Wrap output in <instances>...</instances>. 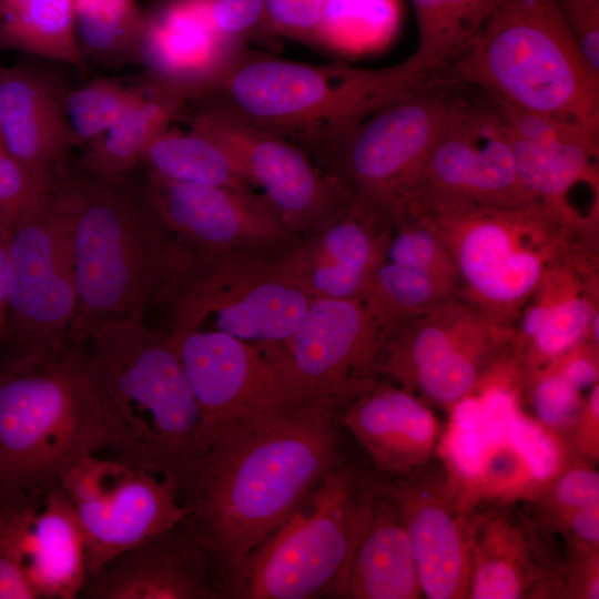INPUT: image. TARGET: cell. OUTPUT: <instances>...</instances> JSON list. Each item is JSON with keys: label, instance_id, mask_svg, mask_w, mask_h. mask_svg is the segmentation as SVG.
<instances>
[{"label": "cell", "instance_id": "6da1fadb", "mask_svg": "<svg viewBox=\"0 0 599 599\" xmlns=\"http://www.w3.org/2000/svg\"><path fill=\"white\" fill-rule=\"evenodd\" d=\"M339 413L292 405L226 426L203 446L183 522L217 578L283 524L344 459Z\"/></svg>", "mask_w": 599, "mask_h": 599}, {"label": "cell", "instance_id": "7a4b0ae2", "mask_svg": "<svg viewBox=\"0 0 599 599\" xmlns=\"http://www.w3.org/2000/svg\"><path fill=\"white\" fill-rule=\"evenodd\" d=\"M81 345L103 451L163 479L183 501L202 450V417L164 332L144 318L109 322Z\"/></svg>", "mask_w": 599, "mask_h": 599}, {"label": "cell", "instance_id": "3957f363", "mask_svg": "<svg viewBox=\"0 0 599 599\" xmlns=\"http://www.w3.org/2000/svg\"><path fill=\"white\" fill-rule=\"evenodd\" d=\"M135 171L83 173L73 232L77 312L71 345H81L101 324L145 318L187 254L162 219L145 174Z\"/></svg>", "mask_w": 599, "mask_h": 599}, {"label": "cell", "instance_id": "277c9868", "mask_svg": "<svg viewBox=\"0 0 599 599\" xmlns=\"http://www.w3.org/2000/svg\"><path fill=\"white\" fill-rule=\"evenodd\" d=\"M429 80L402 63L361 69L248 55L243 49L186 103L286 138L301 148Z\"/></svg>", "mask_w": 599, "mask_h": 599}, {"label": "cell", "instance_id": "5b68a950", "mask_svg": "<svg viewBox=\"0 0 599 599\" xmlns=\"http://www.w3.org/2000/svg\"><path fill=\"white\" fill-rule=\"evenodd\" d=\"M444 81L599 135V77L551 0H494L476 40Z\"/></svg>", "mask_w": 599, "mask_h": 599}, {"label": "cell", "instance_id": "8992f818", "mask_svg": "<svg viewBox=\"0 0 599 599\" xmlns=\"http://www.w3.org/2000/svg\"><path fill=\"white\" fill-rule=\"evenodd\" d=\"M437 232L458 274V296L514 326L546 274L585 246L587 235L539 201L514 206L412 202Z\"/></svg>", "mask_w": 599, "mask_h": 599}, {"label": "cell", "instance_id": "52a82bcc", "mask_svg": "<svg viewBox=\"0 0 599 599\" xmlns=\"http://www.w3.org/2000/svg\"><path fill=\"white\" fill-rule=\"evenodd\" d=\"M83 172L65 159L38 174L8 240L6 366L60 358L77 312L73 232ZM4 366V367H6Z\"/></svg>", "mask_w": 599, "mask_h": 599}, {"label": "cell", "instance_id": "ba28073f", "mask_svg": "<svg viewBox=\"0 0 599 599\" xmlns=\"http://www.w3.org/2000/svg\"><path fill=\"white\" fill-rule=\"evenodd\" d=\"M376 494V481L343 460L285 524L222 572V598H345Z\"/></svg>", "mask_w": 599, "mask_h": 599}, {"label": "cell", "instance_id": "9c48e42d", "mask_svg": "<svg viewBox=\"0 0 599 599\" xmlns=\"http://www.w3.org/2000/svg\"><path fill=\"white\" fill-rule=\"evenodd\" d=\"M104 450L82 345L58 359L0 370V487L44 495Z\"/></svg>", "mask_w": 599, "mask_h": 599}, {"label": "cell", "instance_id": "30bf717a", "mask_svg": "<svg viewBox=\"0 0 599 599\" xmlns=\"http://www.w3.org/2000/svg\"><path fill=\"white\" fill-rule=\"evenodd\" d=\"M463 92L464 85L426 82L327 130L303 149L355 202L390 226L416 195L430 152Z\"/></svg>", "mask_w": 599, "mask_h": 599}, {"label": "cell", "instance_id": "8fae6325", "mask_svg": "<svg viewBox=\"0 0 599 599\" xmlns=\"http://www.w3.org/2000/svg\"><path fill=\"white\" fill-rule=\"evenodd\" d=\"M282 250H187L156 300L169 314L164 332L216 329L255 344L286 339L312 298L286 274Z\"/></svg>", "mask_w": 599, "mask_h": 599}, {"label": "cell", "instance_id": "7c38bea8", "mask_svg": "<svg viewBox=\"0 0 599 599\" xmlns=\"http://www.w3.org/2000/svg\"><path fill=\"white\" fill-rule=\"evenodd\" d=\"M258 345L295 404L341 414L377 382L384 339L359 298H313L286 339Z\"/></svg>", "mask_w": 599, "mask_h": 599}, {"label": "cell", "instance_id": "4fadbf2b", "mask_svg": "<svg viewBox=\"0 0 599 599\" xmlns=\"http://www.w3.org/2000/svg\"><path fill=\"white\" fill-rule=\"evenodd\" d=\"M60 486L83 531L88 576L185 517L182 499L166 481L100 454L75 464Z\"/></svg>", "mask_w": 599, "mask_h": 599}, {"label": "cell", "instance_id": "5bb4252c", "mask_svg": "<svg viewBox=\"0 0 599 599\" xmlns=\"http://www.w3.org/2000/svg\"><path fill=\"white\" fill-rule=\"evenodd\" d=\"M414 201L487 206L537 201L519 179L506 123L481 91L464 85L430 152Z\"/></svg>", "mask_w": 599, "mask_h": 599}, {"label": "cell", "instance_id": "9a60e30c", "mask_svg": "<svg viewBox=\"0 0 599 599\" xmlns=\"http://www.w3.org/2000/svg\"><path fill=\"white\" fill-rule=\"evenodd\" d=\"M189 128L217 141L263 200L297 238L312 234L349 200L295 142L240 121L202 111L187 114Z\"/></svg>", "mask_w": 599, "mask_h": 599}, {"label": "cell", "instance_id": "2e32d148", "mask_svg": "<svg viewBox=\"0 0 599 599\" xmlns=\"http://www.w3.org/2000/svg\"><path fill=\"white\" fill-rule=\"evenodd\" d=\"M164 334L201 413L202 448L226 426L297 405L258 344L216 329Z\"/></svg>", "mask_w": 599, "mask_h": 599}, {"label": "cell", "instance_id": "e0dca14e", "mask_svg": "<svg viewBox=\"0 0 599 599\" xmlns=\"http://www.w3.org/2000/svg\"><path fill=\"white\" fill-rule=\"evenodd\" d=\"M429 463L410 475L377 484L396 505L406 524L423 596L429 599L469 598L470 510L445 469L444 475H435Z\"/></svg>", "mask_w": 599, "mask_h": 599}, {"label": "cell", "instance_id": "ac0fdd59", "mask_svg": "<svg viewBox=\"0 0 599 599\" xmlns=\"http://www.w3.org/2000/svg\"><path fill=\"white\" fill-rule=\"evenodd\" d=\"M145 177L162 219L187 250L277 251L298 240L260 195L171 180L150 171Z\"/></svg>", "mask_w": 599, "mask_h": 599}, {"label": "cell", "instance_id": "d6986e66", "mask_svg": "<svg viewBox=\"0 0 599 599\" xmlns=\"http://www.w3.org/2000/svg\"><path fill=\"white\" fill-rule=\"evenodd\" d=\"M495 102V101H494ZM508 129L527 191L581 232H595L573 204L577 189L599 191V135L546 115L495 102Z\"/></svg>", "mask_w": 599, "mask_h": 599}, {"label": "cell", "instance_id": "ffe728a7", "mask_svg": "<svg viewBox=\"0 0 599 599\" xmlns=\"http://www.w3.org/2000/svg\"><path fill=\"white\" fill-rule=\"evenodd\" d=\"M389 225L351 200L325 224L281 251L286 274L312 300L359 298L385 261Z\"/></svg>", "mask_w": 599, "mask_h": 599}, {"label": "cell", "instance_id": "44dd1931", "mask_svg": "<svg viewBox=\"0 0 599 599\" xmlns=\"http://www.w3.org/2000/svg\"><path fill=\"white\" fill-rule=\"evenodd\" d=\"M90 599H219L214 565L183 520L88 576Z\"/></svg>", "mask_w": 599, "mask_h": 599}, {"label": "cell", "instance_id": "7402d4cb", "mask_svg": "<svg viewBox=\"0 0 599 599\" xmlns=\"http://www.w3.org/2000/svg\"><path fill=\"white\" fill-rule=\"evenodd\" d=\"M146 78L187 100L238 52L216 28L206 0H163L145 10Z\"/></svg>", "mask_w": 599, "mask_h": 599}, {"label": "cell", "instance_id": "603a6c76", "mask_svg": "<svg viewBox=\"0 0 599 599\" xmlns=\"http://www.w3.org/2000/svg\"><path fill=\"white\" fill-rule=\"evenodd\" d=\"M338 420L389 479L428 464L440 437L439 422L424 400L378 380L346 406Z\"/></svg>", "mask_w": 599, "mask_h": 599}, {"label": "cell", "instance_id": "cb8c5ba5", "mask_svg": "<svg viewBox=\"0 0 599 599\" xmlns=\"http://www.w3.org/2000/svg\"><path fill=\"white\" fill-rule=\"evenodd\" d=\"M64 92L33 64L0 65V144L34 173L64 160L75 148Z\"/></svg>", "mask_w": 599, "mask_h": 599}, {"label": "cell", "instance_id": "d4e9b609", "mask_svg": "<svg viewBox=\"0 0 599 599\" xmlns=\"http://www.w3.org/2000/svg\"><path fill=\"white\" fill-rule=\"evenodd\" d=\"M24 568L37 599H74L85 585L83 531L72 501L60 485L44 494L32 518Z\"/></svg>", "mask_w": 599, "mask_h": 599}, {"label": "cell", "instance_id": "484cf974", "mask_svg": "<svg viewBox=\"0 0 599 599\" xmlns=\"http://www.w3.org/2000/svg\"><path fill=\"white\" fill-rule=\"evenodd\" d=\"M376 488L373 518L355 551L345 598H422L416 558L406 524L396 505L377 483Z\"/></svg>", "mask_w": 599, "mask_h": 599}, {"label": "cell", "instance_id": "4316f807", "mask_svg": "<svg viewBox=\"0 0 599 599\" xmlns=\"http://www.w3.org/2000/svg\"><path fill=\"white\" fill-rule=\"evenodd\" d=\"M529 537L506 510L474 518L469 598L517 599L545 579Z\"/></svg>", "mask_w": 599, "mask_h": 599}, {"label": "cell", "instance_id": "83f0119b", "mask_svg": "<svg viewBox=\"0 0 599 599\" xmlns=\"http://www.w3.org/2000/svg\"><path fill=\"white\" fill-rule=\"evenodd\" d=\"M184 111L186 100L181 94L146 78L110 129L83 148L78 167L91 176L135 171L151 142Z\"/></svg>", "mask_w": 599, "mask_h": 599}, {"label": "cell", "instance_id": "f1b7e54d", "mask_svg": "<svg viewBox=\"0 0 599 599\" xmlns=\"http://www.w3.org/2000/svg\"><path fill=\"white\" fill-rule=\"evenodd\" d=\"M410 2L418 29V45L404 62L427 80H441L476 40L494 0Z\"/></svg>", "mask_w": 599, "mask_h": 599}, {"label": "cell", "instance_id": "f546056e", "mask_svg": "<svg viewBox=\"0 0 599 599\" xmlns=\"http://www.w3.org/2000/svg\"><path fill=\"white\" fill-rule=\"evenodd\" d=\"M74 0H0V49L82 67Z\"/></svg>", "mask_w": 599, "mask_h": 599}, {"label": "cell", "instance_id": "4dcf8cb0", "mask_svg": "<svg viewBox=\"0 0 599 599\" xmlns=\"http://www.w3.org/2000/svg\"><path fill=\"white\" fill-rule=\"evenodd\" d=\"M145 21L136 0H74V37L84 63H140Z\"/></svg>", "mask_w": 599, "mask_h": 599}, {"label": "cell", "instance_id": "1f68e13d", "mask_svg": "<svg viewBox=\"0 0 599 599\" xmlns=\"http://www.w3.org/2000/svg\"><path fill=\"white\" fill-rule=\"evenodd\" d=\"M141 164L146 171L171 180L253 193L224 148L192 128L187 131L169 128L159 134L145 150Z\"/></svg>", "mask_w": 599, "mask_h": 599}, {"label": "cell", "instance_id": "d6a6232c", "mask_svg": "<svg viewBox=\"0 0 599 599\" xmlns=\"http://www.w3.org/2000/svg\"><path fill=\"white\" fill-rule=\"evenodd\" d=\"M454 296L458 293L453 286L385 260L359 300L385 343L392 334Z\"/></svg>", "mask_w": 599, "mask_h": 599}, {"label": "cell", "instance_id": "836d02e7", "mask_svg": "<svg viewBox=\"0 0 599 599\" xmlns=\"http://www.w3.org/2000/svg\"><path fill=\"white\" fill-rule=\"evenodd\" d=\"M400 17L399 0H323L316 42L344 57L377 53L396 37Z\"/></svg>", "mask_w": 599, "mask_h": 599}, {"label": "cell", "instance_id": "e575fe53", "mask_svg": "<svg viewBox=\"0 0 599 599\" xmlns=\"http://www.w3.org/2000/svg\"><path fill=\"white\" fill-rule=\"evenodd\" d=\"M449 412V420L436 451L463 502L470 509L495 449L485 430L480 403L473 392L455 403Z\"/></svg>", "mask_w": 599, "mask_h": 599}, {"label": "cell", "instance_id": "d590c367", "mask_svg": "<svg viewBox=\"0 0 599 599\" xmlns=\"http://www.w3.org/2000/svg\"><path fill=\"white\" fill-rule=\"evenodd\" d=\"M43 496L0 487V599H37L24 568V548Z\"/></svg>", "mask_w": 599, "mask_h": 599}, {"label": "cell", "instance_id": "8d00e7d4", "mask_svg": "<svg viewBox=\"0 0 599 599\" xmlns=\"http://www.w3.org/2000/svg\"><path fill=\"white\" fill-rule=\"evenodd\" d=\"M138 87H124L110 79H95L65 90L64 112L75 148L99 140L133 101Z\"/></svg>", "mask_w": 599, "mask_h": 599}, {"label": "cell", "instance_id": "74e56055", "mask_svg": "<svg viewBox=\"0 0 599 599\" xmlns=\"http://www.w3.org/2000/svg\"><path fill=\"white\" fill-rule=\"evenodd\" d=\"M385 260L430 275L458 293V274L445 243L425 220L404 213L390 226Z\"/></svg>", "mask_w": 599, "mask_h": 599}, {"label": "cell", "instance_id": "f35d334b", "mask_svg": "<svg viewBox=\"0 0 599 599\" xmlns=\"http://www.w3.org/2000/svg\"><path fill=\"white\" fill-rule=\"evenodd\" d=\"M507 445L521 463L530 493L549 486L565 469L561 437L522 412L510 428Z\"/></svg>", "mask_w": 599, "mask_h": 599}, {"label": "cell", "instance_id": "ab89813d", "mask_svg": "<svg viewBox=\"0 0 599 599\" xmlns=\"http://www.w3.org/2000/svg\"><path fill=\"white\" fill-rule=\"evenodd\" d=\"M528 379L535 419L557 435L573 432L585 404L581 392L548 367L528 373Z\"/></svg>", "mask_w": 599, "mask_h": 599}, {"label": "cell", "instance_id": "60d3db41", "mask_svg": "<svg viewBox=\"0 0 599 599\" xmlns=\"http://www.w3.org/2000/svg\"><path fill=\"white\" fill-rule=\"evenodd\" d=\"M323 0H265L260 35L284 37L317 45Z\"/></svg>", "mask_w": 599, "mask_h": 599}, {"label": "cell", "instance_id": "b9f144b4", "mask_svg": "<svg viewBox=\"0 0 599 599\" xmlns=\"http://www.w3.org/2000/svg\"><path fill=\"white\" fill-rule=\"evenodd\" d=\"M549 485L547 504L555 520L576 509L599 504V474L589 465L564 469Z\"/></svg>", "mask_w": 599, "mask_h": 599}, {"label": "cell", "instance_id": "7bdbcfd3", "mask_svg": "<svg viewBox=\"0 0 599 599\" xmlns=\"http://www.w3.org/2000/svg\"><path fill=\"white\" fill-rule=\"evenodd\" d=\"M213 21L221 34L242 49L251 37L261 33L265 0H206Z\"/></svg>", "mask_w": 599, "mask_h": 599}, {"label": "cell", "instance_id": "ee69618b", "mask_svg": "<svg viewBox=\"0 0 599 599\" xmlns=\"http://www.w3.org/2000/svg\"><path fill=\"white\" fill-rule=\"evenodd\" d=\"M590 70L599 77V0H551Z\"/></svg>", "mask_w": 599, "mask_h": 599}, {"label": "cell", "instance_id": "f6af8a7d", "mask_svg": "<svg viewBox=\"0 0 599 599\" xmlns=\"http://www.w3.org/2000/svg\"><path fill=\"white\" fill-rule=\"evenodd\" d=\"M39 173L30 171L0 144V221L8 227L29 199Z\"/></svg>", "mask_w": 599, "mask_h": 599}, {"label": "cell", "instance_id": "bcb514c9", "mask_svg": "<svg viewBox=\"0 0 599 599\" xmlns=\"http://www.w3.org/2000/svg\"><path fill=\"white\" fill-rule=\"evenodd\" d=\"M544 367L581 392L598 382V346L586 338Z\"/></svg>", "mask_w": 599, "mask_h": 599}, {"label": "cell", "instance_id": "7dc6e473", "mask_svg": "<svg viewBox=\"0 0 599 599\" xmlns=\"http://www.w3.org/2000/svg\"><path fill=\"white\" fill-rule=\"evenodd\" d=\"M576 549H598L599 504L570 511L557 520Z\"/></svg>", "mask_w": 599, "mask_h": 599}, {"label": "cell", "instance_id": "c3c4849f", "mask_svg": "<svg viewBox=\"0 0 599 599\" xmlns=\"http://www.w3.org/2000/svg\"><path fill=\"white\" fill-rule=\"evenodd\" d=\"M599 387L598 383L591 386L590 393L585 399L581 415L573 432L577 449L593 460H598L599 441Z\"/></svg>", "mask_w": 599, "mask_h": 599}, {"label": "cell", "instance_id": "681fc988", "mask_svg": "<svg viewBox=\"0 0 599 599\" xmlns=\"http://www.w3.org/2000/svg\"><path fill=\"white\" fill-rule=\"evenodd\" d=\"M9 231V227L0 225V342L6 331L8 313L7 267Z\"/></svg>", "mask_w": 599, "mask_h": 599}, {"label": "cell", "instance_id": "f907efd6", "mask_svg": "<svg viewBox=\"0 0 599 599\" xmlns=\"http://www.w3.org/2000/svg\"><path fill=\"white\" fill-rule=\"evenodd\" d=\"M139 4L144 9H149L163 0H136Z\"/></svg>", "mask_w": 599, "mask_h": 599}, {"label": "cell", "instance_id": "816d5d0a", "mask_svg": "<svg viewBox=\"0 0 599 599\" xmlns=\"http://www.w3.org/2000/svg\"><path fill=\"white\" fill-rule=\"evenodd\" d=\"M0 225H4V226H7V225H6V224H3V223H2L1 221H0ZM7 227H8V226H7ZM9 229H10V227H9Z\"/></svg>", "mask_w": 599, "mask_h": 599}]
</instances>
